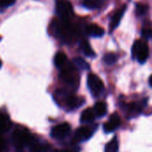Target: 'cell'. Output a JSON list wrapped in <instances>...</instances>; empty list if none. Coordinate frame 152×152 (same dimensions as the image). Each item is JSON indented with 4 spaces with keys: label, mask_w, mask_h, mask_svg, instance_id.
<instances>
[{
    "label": "cell",
    "mask_w": 152,
    "mask_h": 152,
    "mask_svg": "<svg viewBox=\"0 0 152 152\" xmlns=\"http://www.w3.org/2000/svg\"><path fill=\"white\" fill-rule=\"evenodd\" d=\"M132 55L140 63H144L149 58V46L147 43L136 41L133 45Z\"/></svg>",
    "instance_id": "3957f363"
},
{
    "label": "cell",
    "mask_w": 152,
    "mask_h": 152,
    "mask_svg": "<svg viewBox=\"0 0 152 152\" xmlns=\"http://www.w3.org/2000/svg\"><path fill=\"white\" fill-rule=\"evenodd\" d=\"M118 141L117 137H114L110 142L107 143L105 147V152H118Z\"/></svg>",
    "instance_id": "e0dca14e"
},
{
    "label": "cell",
    "mask_w": 152,
    "mask_h": 152,
    "mask_svg": "<svg viewBox=\"0 0 152 152\" xmlns=\"http://www.w3.org/2000/svg\"><path fill=\"white\" fill-rule=\"evenodd\" d=\"M58 152H76V151H69V150H64V151H58Z\"/></svg>",
    "instance_id": "4316f807"
},
{
    "label": "cell",
    "mask_w": 152,
    "mask_h": 152,
    "mask_svg": "<svg viewBox=\"0 0 152 152\" xmlns=\"http://www.w3.org/2000/svg\"><path fill=\"white\" fill-rule=\"evenodd\" d=\"M67 63V56L64 53L62 52H59L56 53V55L54 56V65L57 68L61 69L65 64Z\"/></svg>",
    "instance_id": "9a60e30c"
},
{
    "label": "cell",
    "mask_w": 152,
    "mask_h": 152,
    "mask_svg": "<svg viewBox=\"0 0 152 152\" xmlns=\"http://www.w3.org/2000/svg\"><path fill=\"white\" fill-rule=\"evenodd\" d=\"M30 151L31 152H46V149L45 146L37 143H32L30 145Z\"/></svg>",
    "instance_id": "7402d4cb"
},
{
    "label": "cell",
    "mask_w": 152,
    "mask_h": 152,
    "mask_svg": "<svg viewBox=\"0 0 152 152\" xmlns=\"http://www.w3.org/2000/svg\"><path fill=\"white\" fill-rule=\"evenodd\" d=\"M1 66H2V62H1V61H0V68H1Z\"/></svg>",
    "instance_id": "83f0119b"
},
{
    "label": "cell",
    "mask_w": 152,
    "mask_h": 152,
    "mask_svg": "<svg viewBox=\"0 0 152 152\" xmlns=\"http://www.w3.org/2000/svg\"><path fill=\"white\" fill-rule=\"evenodd\" d=\"M0 39H1V37H0Z\"/></svg>",
    "instance_id": "f1b7e54d"
},
{
    "label": "cell",
    "mask_w": 152,
    "mask_h": 152,
    "mask_svg": "<svg viewBox=\"0 0 152 152\" xmlns=\"http://www.w3.org/2000/svg\"><path fill=\"white\" fill-rule=\"evenodd\" d=\"M87 33L94 37H102L104 34V30L102 28L96 24H91L87 27Z\"/></svg>",
    "instance_id": "4fadbf2b"
},
{
    "label": "cell",
    "mask_w": 152,
    "mask_h": 152,
    "mask_svg": "<svg viewBox=\"0 0 152 152\" xmlns=\"http://www.w3.org/2000/svg\"><path fill=\"white\" fill-rule=\"evenodd\" d=\"M15 3V0H0V6L8 7Z\"/></svg>",
    "instance_id": "603a6c76"
},
{
    "label": "cell",
    "mask_w": 152,
    "mask_h": 152,
    "mask_svg": "<svg viewBox=\"0 0 152 152\" xmlns=\"http://www.w3.org/2000/svg\"><path fill=\"white\" fill-rule=\"evenodd\" d=\"M83 5L88 9L94 10L102 5V0H83Z\"/></svg>",
    "instance_id": "ac0fdd59"
},
{
    "label": "cell",
    "mask_w": 152,
    "mask_h": 152,
    "mask_svg": "<svg viewBox=\"0 0 152 152\" xmlns=\"http://www.w3.org/2000/svg\"><path fill=\"white\" fill-rule=\"evenodd\" d=\"M93 132L87 126H81L75 133V140L77 142H86L91 138Z\"/></svg>",
    "instance_id": "ba28073f"
},
{
    "label": "cell",
    "mask_w": 152,
    "mask_h": 152,
    "mask_svg": "<svg viewBox=\"0 0 152 152\" xmlns=\"http://www.w3.org/2000/svg\"><path fill=\"white\" fill-rule=\"evenodd\" d=\"M87 86H88V88H89L91 94L94 97L99 96L104 88V85H103L102 79L94 74H89L88 75Z\"/></svg>",
    "instance_id": "277c9868"
},
{
    "label": "cell",
    "mask_w": 152,
    "mask_h": 152,
    "mask_svg": "<svg viewBox=\"0 0 152 152\" xmlns=\"http://www.w3.org/2000/svg\"><path fill=\"white\" fill-rule=\"evenodd\" d=\"M94 111L96 117H98V118L103 117L107 113V104L103 102H97L94 107Z\"/></svg>",
    "instance_id": "5bb4252c"
},
{
    "label": "cell",
    "mask_w": 152,
    "mask_h": 152,
    "mask_svg": "<svg viewBox=\"0 0 152 152\" xmlns=\"http://www.w3.org/2000/svg\"><path fill=\"white\" fill-rule=\"evenodd\" d=\"M11 122L7 116L4 114H0V133L7 132L11 128Z\"/></svg>",
    "instance_id": "2e32d148"
},
{
    "label": "cell",
    "mask_w": 152,
    "mask_h": 152,
    "mask_svg": "<svg viewBox=\"0 0 152 152\" xmlns=\"http://www.w3.org/2000/svg\"><path fill=\"white\" fill-rule=\"evenodd\" d=\"M60 77L73 90H77L79 86V76L76 68L72 64L66 63L62 68Z\"/></svg>",
    "instance_id": "6da1fadb"
},
{
    "label": "cell",
    "mask_w": 152,
    "mask_h": 152,
    "mask_svg": "<svg viewBox=\"0 0 152 152\" xmlns=\"http://www.w3.org/2000/svg\"><path fill=\"white\" fill-rule=\"evenodd\" d=\"M142 35H143L144 37H150L152 35V31L149 28H144L142 30Z\"/></svg>",
    "instance_id": "d4e9b609"
},
{
    "label": "cell",
    "mask_w": 152,
    "mask_h": 152,
    "mask_svg": "<svg viewBox=\"0 0 152 152\" xmlns=\"http://www.w3.org/2000/svg\"><path fill=\"white\" fill-rule=\"evenodd\" d=\"M84 103V99L83 98H79V97H77L73 94H69L65 102V104L66 106L70 109V110H75L80 106H82Z\"/></svg>",
    "instance_id": "9c48e42d"
},
{
    "label": "cell",
    "mask_w": 152,
    "mask_h": 152,
    "mask_svg": "<svg viewBox=\"0 0 152 152\" xmlns=\"http://www.w3.org/2000/svg\"><path fill=\"white\" fill-rule=\"evenodd\" d=\"M56 11L62 20H68L73 12V8L68 0H57Z\"/></svg>",
    "instance_id": "5b68a950"
},
{
    "label": "cell",
    "mask_w": 152,
    "mask_h": 152,
    "mask_svg": "<svg viewBox=\"0 0 152 152\" xmlns=\"http://www.w3.org/2000/svg\"><path fill=\"white\" fill-rule=\"evenodd\" d=\"M70 132V126L68 123H62L52 129L51 134L55 139H62L66 137Z\"/></svg>",
    "instance_id": "8992f818"
},
{
    "label": "cell",
    "mask_w": 152,
    "mask_h": 152,
    "mask_svg": "<svg viewBox=\"0 0 152 152\" xmlns=\"http://www.w3.org/2000/svg\"><path fill=\"white\" fill-rule=\"evenodd\" d=\"M137 11L139 14H143L146 11V5H142V4H138L137 5Z\"/></svg>",
    "instance_id": "cb8c5ba5"
},
{
    "label": "cell",
    "mask_w": 152,
    "mask_h": 152,
    "mask_svg": "<svg viewBox=\"0 0 152 152\" xmlns=\"http://www.w3.org/2000/svg\"><path fill=\"white\" fill-rule=\"evenodd\" d=\"M81 48H82V51L84 52V53L86 55V56H89V57H93L94 56V52L93 51L90 44L87 42V41H83L82 44H81Z\"/></svg>",
    "instance_id": "d6986e66"
},
{
    "label": "cell",
    "mask_w": 152,
    "mask_h": 152,
    "mask_svg": "<svg viewBox=\"0 0 152 152\" xmlns=\"http://www.w3.org/2000/svg\"><path fill=\"white\" fill-rule=\"evenodd\" d=\"M104 62L108 65H111L113 63H115V61H117V57L114 53H107L104 56Z\"/></svg>",
    "instance_id": "44dd1931"
},
{
    "label": "cell",
    "mask_w": 152,
    "mask_h": 152,
    "mask_svg": "<svg viewBox=\"0 0 152 152\" xmlns=\"http://www.w3.org/2000/svg\"><path fill=\"white\" fill-rule=\"evenodd\" d=\"M125 110L126 111V115L128 118H134L137 116L138 114H140L142 108L136 103H130L126 106Z\"/></svg>",
    "instance_id": "8fae6325"
},
{
    "label": "cell",
    "mask_w": 152,
    "mask_h": 152,
    "mask_svg": "<svg viewBox=\"0 0 152 152\" xmlns=\"http://www.w3.org/2000/svg\"><path fill=\"white\" fill-rule=\"evenodd\" d=\"M149 83H150V86L152 87V75L150 77V79H149Z\"/></svg>",
    "instance_id": "484cf974"
},
{
    "label": "cell",
    "mask_w": 152,
    "mask_h": 152,
    "mask_svg": "<svg viewBox=\"0 0 152 152\" xmlns=\"http://www.w3.org/2000/svg\"><path fill=\"white\" fill-rule=\"evenodd\" d=\"M95 117H96V116H95V113H94V110L88 108V109L85 110L82 112L81 118H80V121H81V123H83V124L90 123V122H92V121L94 119Z\"/></svg>",
    "instance_id": "7c38bea8"
},
{
    "label": "cell",
    "mask_w": 152,
    "mask_h": 152,
    "mask_svg": "<svg viewBox=\"0 0 152 152\" xmlns=\"http://www.w3.org/2000/svg\"><path fill=\"white\" fill-rule=\"evenodd\" d=\"M73 61H74V64H75L78 69H82V70H85V69H89V64H88L84 59H82V58H80V57L75 58Z\"/></svg>",
    "instance_id": "ffe728a7"
},
{
    "label": "cell",
    "mask_w": 152,
    "mask_h": 152,
    "mask_svg": "<svg viewBox=\"0 0 152 152\" xmlns=\"http://www.w3.org/2000/svg\"><path fill=\"white\" fill-rule=\"evenodd\" d=\"M120 126V118L118 114H112L109 119V121L103 126V129L105 133H112Z\"/></svg>",
    "instance_id": "52a82bcc"
},
{
    "label": "cell",
    "mask_w": 152,
    "mask_h": 152,
    "mask_svg": "<svg viewBox=\"0 0 152 152\" xmlns=\"http://www.w3.org/2000/svg\"><path fill=\"white\" fill-rule=\"evenodd\" d=\"M12 140L18 150L22 149L25 145H31L34 142L32 135L28 133V130L22 127H18L14 131L12 134Z\"/></svg>",
    "instance_id": "7a4b0ae2"
},
{
    "label": "cell",
    "mask_w": 152,
    "mask_h": 152,
    "mask_svg": "<svg viewBox=\"0 0 152 152\" xmlns=\"http://www.w3.org/2000/svg\"><path fill=\"white\" fill-rule=\"evenodd\" d=\"M125 11H126V7L123 6V7H121L120 9H118V10L115 12V14H114L113 17L111 18L110 24V29H111V30H114V29L119 25L120 20H121V19H122V17H123V15H124Z\"/></svg>",
    "instance_id": "30bf717a"
}]
</instances>
